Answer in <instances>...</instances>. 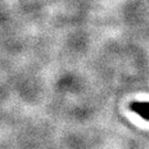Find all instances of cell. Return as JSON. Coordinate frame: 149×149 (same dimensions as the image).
<instances>
[{"mask_svg": "<svg viewBox=\"0 0 149 149\" xmlns=\"http://www.w3.org/2000/svg\"><path fill=\"white\" fill-rule=\"evenodd\" d=\"M130 109L140 117L149 120V102H133L130 104Z\"/></svg>", "mask_w": 149, "mask_h": 149, "instance_id": "cell-1", "label": "cell"}]
</instances>
